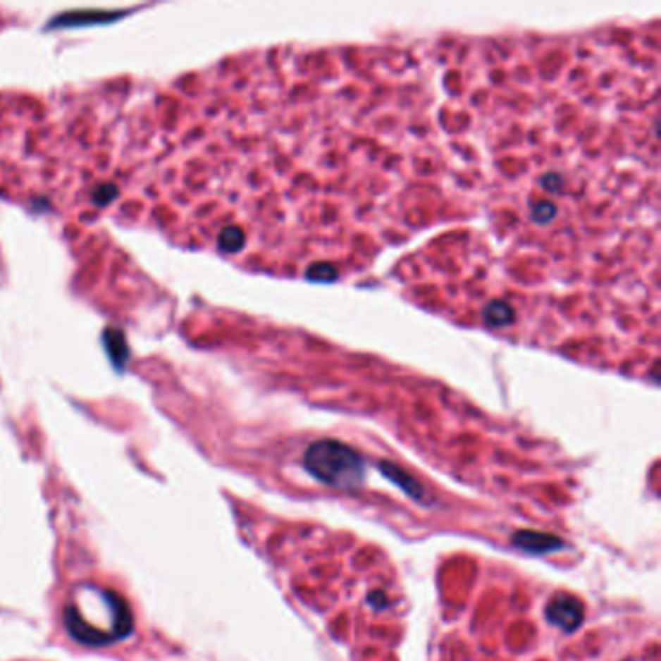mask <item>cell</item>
Wrapping results in <instances>:
<instances>
[{
	"label": "cell",
	"mask_w": 661,
	"mask_h": 661,
	"mask_svg": "<svg viewBox=\"0 0 661 661\" xmlns=\"http://www.w3.org/2000/svg\"><path fill=\"white\" fill-rule=\"evenodd\" d=\"M378 467L384 471V475H386L388 479H392L396 485H400V487H402V489H404L409 497L417 498V500L423 498V487L419 485V481H417V479H413V477H409V475L405 474L404 469L392 466V464H388V462H382Z\"/></svg>",
	"instance_id": "4"
},
{
	"label": "cell",
	"mask_w": 661,
	"mask_h": 661,
	"mask_svg": "<svg viewBox=\"0 0 661 661\" xmlns=\"http://www.w3.org/2000/svg\"><path fill=\"white\" fill-rule=\"evenodd\" d=\"M545 614H547V621L551 622V624L559 626L560 630L572 632V630H576L582 624L583 607L576 598L557 595V598H552L547 603Z\"/></svg>",
	"instance_id": "2"
},
{
	"label": "cell",
	"mask_w": 661,
	"mask_h": 661,
	"mask_svg": "<svg viewBox=\"0 0 661 661\" xmlns=\"http://www.w3.org/2000/svg\"><path fill=\"white\" fill-rule=\"evenodd\" d=\"M512 543L521 549V551L531 552V555H547V552L559 551L564 547V541H560L559 537L551 533H541L533 529H520L512 536Z\"/></svg>",
	"instance_id": "3"
},
{
	"label": "cell",
	"mask_w": 661,
	"mask_h": 661,
	"mask_svg": "<svg viewBox=\"0 0 661 661\" xmlns=\"http://www.w3.org/2000/svg\"><path fill=\"white\" fill-rule=\"evenodd\" d=\"M304 467L312 477L335 489H357L365 481V462L351 446L319 440L304 452Z\"/></svg>",
	"instance_id": "1"
}]
</instances>
